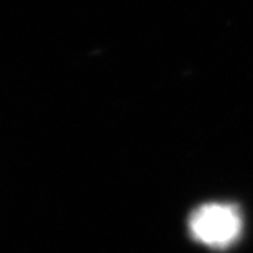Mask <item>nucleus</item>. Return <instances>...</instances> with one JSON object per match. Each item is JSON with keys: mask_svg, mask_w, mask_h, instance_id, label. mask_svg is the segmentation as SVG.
<instances>
[{"mask_svg": "<svg viewBox=\"0 0 253 253\" xmlns=\"http://www.w3.org/2000/svg\"><path fill=\"white\" fill-rule=\"evenodd\" d=\"M192 237L212 249H227L239 239L242 219L237 207L229 204H206L189 219Z\"/></svg>", "mask_w": 253, "mask_h": 253, "instance_id": "1", "label": "nucleus"}]
</instances>
